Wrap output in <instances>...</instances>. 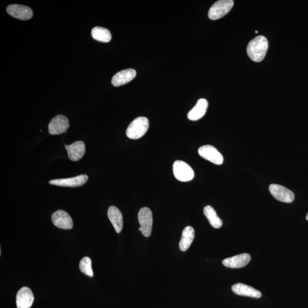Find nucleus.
<instances>
[{
  "label": "nucleus",
  "instance_id": "obj_1",
  "mask_svg": "<svg viewBox=\"0 0 308 308\" xmlns=\"http://www.w3.org/2000/svg\"><path fill=\"white\" fill-rule=\"evenodd\" d=\"M269 48V42L265 36L259 35L249 43L247 54L253 61L261 62L265 58Z\"/></svg>",
  "mask_w": 308,
  "mask_h": 308
},
{
  "label": "nucleus",
  "instance_id": "obj_2",
  "mask_svg": "<svg viewBox=\"0 0 308 308\" xmlns=\"http://www.w3.org/2000/svg\"><path fill=\"white\" fill-rule=\"evenodd\" d=\"M149 128V121L146 117H139L132 122L126 130L127 137L131 139H138L145 135Z\"/></svg>",
  "mask_w": 308,
  "mask_h": 308
},
{
  "label": "nucleus",
  "instance_id": "obj_3",
  "mask_svg": "<svg viewBox=\"0 0 308 308\" xmlns=\"http://www.w3.org/2000/svg\"><path fill=\"white\" fill-rule=\"evenodd\" d=\"M138 221L140 225L139 231H141L144 237H150L153 228V214L149 208H142L139 211L138 215Z\"/></svg>",
  "mask_w": 308,
  "mask_h": 308
},
{
  "label": "nucleus",
  "instance_id": "obj_4",
  "mask_svg": "<svg viewBox=\"0 0 308 308\" xmlns=\"http://www.w3.org/2000/svg\"><path fill=\"white\" fill-rule=\"evenodd\" d=\"M234 3L233 0H221L216 2L209 10V18L217 20L223 17L229 13L234 6Z\"/></svg>",
  "mask_w": 308,
  "mask_h": 308
},
{
  "label": "nucleus",
  "instance_id": "obj_5",
  "mask_svg": "<svg viewBox=\"0 0 308 308\" xmlns=\"http://www.w3.org/2000/svg\"><path fill=\"white\" fill-rule=\"evenodd\" d=\"M173 173L176 179L181 182H189L194 178V171L185 162L175 161L173 165Z\"/></svg>",
  "mask_w": 308,
  "mask_h": 308
},
{
  "label": "nucleus",
  "instance_id": "obj_6",
  "mask_svg": "<svg viewBox=\"0 0 308 308\" xmlns=\"http://www.w3.org/2000/svg\"><path fill=\"white\" fill-rule=\"evenodd\" d=\"M269 190L271 195L279 201L289 203L294 201V193L285 187L273 184L270 186Z\"/></svg>",
  "mask_w": 308,
  "mask_h": 308
},
{
  "label": "nucleus",
  "instance_id": "obj_7",
  "mask_svg": "<svg viewBox=\"0 0 308 308\" xmlns=\"http://www.w3.org/2000/svg\"><path fill=\"white\" fill-rule=\"evenodd\" d=\"M198 153L201 157L215 165H221L223 163L222 155L213 146L205 145L200 147Z\"/></svg>",
  "mask_w": 308,
  "mask_h": 308
},
{
  "label": "nucleus",
  "instance_id": "obj_8",
  "mask_svg": "<svg viewBox=\"0 0 308 308\" xmlns=\"http://www.w3.org/2000/svg\"><path fill=\"white\" fill-rule=\"evenodd\" d=\"M69 127L67 118L63 115H58L51 119L48 129L51 135H60L66 132Z\"/></svg>",
  "mask_w": 308,
  "mask_h": 308
},
{
  "label": "nucleus",
  "instance_id": "obj_9",
  "mask_svg": "<svg viewBox=\"0 0 308 308\" xmlns=\"http://www.w3.org/2000/svg\"><path fill=\"white\" fill-rule=\"evenodd\" d=\"M52 222L59 229L71 230L73 227V222L69 214L65 211L58 210L51 215Z\"/></svg>",
  "mask_w": 308,
  "mask_h": 308
},
{
  "label": "nucleus",
  "instance_id": "obj_10",
  "mask_svg": "<svg viewBox=\"0 0 308 308\" xmlns=\"http://www.w3.org/2000/svg\"><path fill=\"white\" fill-rule=\"evenodd\" d=\"M88 179L87 175L83 174L73 178L51 180L49 184L59 187H78L85 185Z\"/></svg>",
  "mask_w": 308,
  "mask_h": 308
},
{
  "label": "nucleus",
  "instance_id": "obj_11",
  "mask_svg": "<svg viewBox=\"0 0 308 308\" xmlns=\"http://www.w3.org/2000/svg\"><path fill=\"white\" fill-rule=\"evenodd\" d=\"M7 13L12 17L21 20H27L33 17L31 8L22 5H10L6 8Z\"/></svg>",
  "mask_w": 308,
  "mask_h": 308
},
{
  "label": "nucleus",
  "instance_id": "obj_12",
  "mask_svg": "<svg viewBox=\"0 0 308 308\" xmlns=\"http://www.w3.org/2000/svg\"><path fill=\"white\" fill-rule=\"evenodd\" d=\"M34 302V296L29 288L24 287L18 292L16 297L17 308H30Z\"/></svg>",
  "mask_w": 308,
  "mask_h": 308
},
{
  "label": "nucleus",
  "instance_id": "obj_13",
  "mask_svg": "<svg viewBox=\"0 0 308 308\" xmlns=\"http://www.w3.org/2000/svg\"><path fill=\"white\" fill-rule=\"evenodd\" d=\"M67 151L68 157L72 161L77 162L81 159L85 155V144L83 141H77L70 145H65Z\"/></svg>",
  "mask_w": 308,
  "mask_h": 308
},
{
  "label": "nucleus",
  "instance_id": "obj_14",
  "mask_svg": "<svg viewBox=\"0 0 308 308\" xmlns=\"http://www.w3.org/2000/svg\"><path fill=\"white\" fill-rule=\"evenodd\" d=\"M251 261L249 254H242L223 260V265L230 269H241L245 267Z\"/></svg>",
  "mask_w": 308,
  "mask_h": 308
},
{
  "label": "nucleus",
  "instance_id": "obj_15",
  "mask_svg": "<svg viewBox=\"0 0 308 308\" xmlns=\"http://www.w3.org/2000/svg\"><path fill=\"white\" fill-rule=\"evenodd\" d=\"M137 75V72L134 69H129L118 72L114 75L111 80L113 85L116 87L126 85L132 81Z\"/></svg>",
  "mask_w": 308,
  "mask_h": 308
},
{
  "label": "nucleus",
  "instance_id": "obj_16",
  "mask_svg": "<svg viewBox=\"0 0 308 308\" xmlns=\"http://www.w3.org/2000/svg\"><path fill=\"white\" fill-rule=\"evenodd\" d=\"M232 290L236 295L243 296V297L256 299L262 297L261 292L255 289L253 287L244 285L242 283L235 284V285L232 287Z\"/></svg>",
  "mask_w": 308,
  "mask_h": 308
},
{
  "label": "nucleus",
  "instance_id": "obj_17",
  "mask_svg": "<svg viewBox=\"0 0 308 308\" xmlns=\"http://www.w3.org/2000/svg\"><path fill=\"white\" fill-rule=\"evenodd\" d=\"M208 106H209V103L206 99L204 98L199 99L197 105L188 113V118L191 121H198L205 115Z\"/></svg>",
  "mask_w": 308,
  "mask_h": 308
},
{
  "label": "nucleus",
  "instance_id": "obj_18",
  "mask_svg": "<svg viewBox=\"0 0 308 308\" xmlns=\"http://www.w3.org/2000/svg\"><path fill=\"white\" fill-rule=\"evenodd\" d=\"M108 217L114 227L116 233L119 234L123 229V217L121 212L115 206H110L107 211Z\"/></svg>",
  "mask_w": 308,
  "mask_h": 308
},
{
  "label": "nucleus",
  "instance_id": "obj_19",
  "mask_svg": "<svg viewBox=\"0 0 308 308\" xmlns=\"http://www.w3.org/2000/svg\"><path fill=\"white\" fill-rule=\"evenodd\" d=\"M195 238V231L193 227L188 226L183 230L181 241L179 243V249L183 252L189 249Z\"/></svg>",
  "mask_w": 308,
  "mask_h": 308
},
{
  "label": "nucleus",
  "instance_id": "obj_20",
  "mask_svg": "<svg viewBox=\"0 0 308 308\" xmlns=\"http://www.w3.org/2000/svg\"><path fill=\"white\" fill-rule=\"evenodd\" d=\"M203 212L212 227L218 229L222 226V221L219 218L213 207L207 206L205 207Z\"/></svg>",
  "mask_w": 308,
  "mask_h": 308
},
{
  "label": "nucleus",
  "instance_id": "obj_21",
  "mask_svg": "<svg viewBox=\"0 0 308 308\" xmlns=\"http://www.w3.org/2000/svg\"><path fill=\"white\" fill-rule=\"evenodd\" d=\"M91 35L94 39L99 42H109L111 39L110 31L102 27H95L91 30Z\"/></svg>",
  "mask_w": 308,
  "mask_h": 308
},
{
  "label": "nucleus",
  "instance_id": "obj_22",
  "mask_svg": "<svg viewBox=\"0 0 308 308\" xmlns=\"http://www.w3.org/2000/svg\"><path fill=\"white\" fill-rule=\"evenodd\" d=\"M79 269L82 273L89 276L90 277H93L94 274L91 268V261L89 258H83L79 263Z\"/></svg>",
  "mask_w": 308,
  "mask_h": 308
},
{
  "label": "nucleus",
  "instance_id": "obj_23",
  "mask_svg": "<svg viewBox=\"0 0 308 308\" xmlns=\"http://www.w3.org/2000/svg\"><path fill=\"white\" fill-rule=\"evenodd\" d=\"M306 219H307V220H308V214H307V215Z\"/></svg>",
  "mask_w": 308,
  "mask_h": 308
},
{
  "label": "nucleus",
  "instance_id": "obj_24",
  "mask_svg": "<svg viewBox=\"0 0 308 308\" xmlns=\"http://www.w3.org/2000/svg\"><path fill=\"white\" fill-rule=\"evenodd\" d=\"M255 32H256V33H258V31L257 30H256Z\"/></svg>",
  "mask_w": 308,
  "mask_h": 308
}]
</instances>
